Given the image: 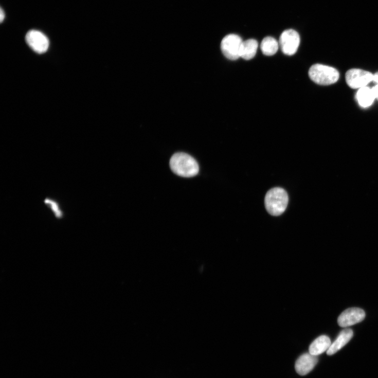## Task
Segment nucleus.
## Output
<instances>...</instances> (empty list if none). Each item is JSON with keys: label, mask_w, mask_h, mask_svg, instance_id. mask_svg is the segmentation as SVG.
<instances>
[{"label": "nucleus", "mask_w": 378, "mask_h": 378, "mask_svg": "<svg viewBox=\"0 0 378 378\" xmlns=\"http://www.w3.org/2000/svg\"><path fill=\"white\" fill-rule=\"evenodd\" d=\"M170 167L175 174L185 178L193 177L197 174L199 171L196 161L184 153L174 154L170 159Z\"/></svg>", "instance_id": "nucleus-1"}, {"label": "nucleus", "mask_w": 378, "mask_h": 378, "mask_svg": "<svg viewBox=\"0 0 378 378\" xmlns=\"http://www.w3.org/2000/svg\"><path fill=\"white\" fill-rule=\"evenodd\" d=\"M289 203V196L285 190L274 188L269 190L265 198L267 212L272 215L279 216L286 210Z\"/></svg>", "instance_id": "nucleus-2"}, {"label": "nucleus", "mask_w": 378, "mask_h": 378, "mask_svg": "<svg viewBox=\"0 0 378 378\" xmlns=\"http://www.w3.org/2000/svg\"><path fill=\"white\" fill-rule=\"evenodd\" d=\"M309 75L311 80L320 85L333 84L339 79V73L336 69L319 64L313 65Z\"/></svg>", "instance_id": "nucleus-3"}, {"label": "nucleus", "mask_w": 378, "mask_h": 378, "mask_svg": "<svg viewBox=\"0 0 378 378\" xmlns=\"http://www.w3.org/2000/svg\"><path fill=\"white\" fill-rule=\"evenodd\" d=\"M243 42L241 38L238 35L231 34L226 35L221 43L222 53L229 60H238L240 58V50Z\"/></svg>", "instance_id": "nucleus-4"}, {"label": "nucleus", "mask_w": 378, "mask_h": 378, "mask_svg": "<svg viewBox=\"0 0 378 378\" xmlns=\"http://www.w3.org/2000/svg\"><path fill=\"white\" fill-rule=\"evenodd\" d=\"M374 75L371 73L361 69H351L346 74V81L351 88L357 89L366 87L373 81Z\"/></svg>", "instance_id": "nucleus-5"}, {"label": "nucleus", "mask_w": 378, "mask_h": 378, "mask_svg": "<svg viewBox=\"0 0 378 378\" xmlns=\"http://www.w3.org/2000/svg\"><path fill=\"white\" fill-rule=\"evenodd\" d=\"M300 41L299 34L296 31L290 29L282 33L279 44L284 55L293 56L297 51Z\"/></svg>", "instance_id": "nucleus-6"}, {"label": "nucleus", "mask_w": 378, "mask_h": 378, "mask_svg": "<svg viewBox=\"0 0 378 378\" xmlns=\"http://www.w3.org/2000/svg\"><path fill=\"white\" fill-rule=\"evenodd\" d=\"M27 43L37 53H45L49 47V40L43 33L37 30H31L27 34Z\"/></svg>", "instance_id": "nucleus-7"}, {"label": "nucleus", "mask_w": 378, "mask_h": 378, "mask_svg": "<svg viewBox=\"0 0 378 378\" xmlns=\"http://www.w3.org/2000/svg\"><path fill=\"white\" fill-rule=\"evenodd\" d=\"M365 311L359 308H350L344 311L338 318V323L341 327H348L362 322L365 319Z\"/></svg>", "instance_id": "nucleus-8"}, {"label": "nucleus", "mask_w": 378, "mask_h": 378, "mask_svg": "<svg viewBox=\"0 0 378 378\" xmlns=\"http://www.w3.org/2000/svg\"><path fill=\"white\" fill-rule=\"evenodd\" d=\"M318 361V356L307 353L300 356L295 363V369L300 375L309 373L315 367Z\"/></svg>", "instance_id": "nucleus-9"}, {"label": "nucleus", "mask_w": 378, "mask_h": 378, "mask_svg": "<svg viewBox=\"0 0 378 378\" xmlns=\"http://www.w3.org/2000/svg\"><path fill=\"white\" fill-rule=\"evenodd\" d=\"M353 335H354V333L351 329H345L341 331L337 339L332 344L329 350L327 351V354L332 356L336 354L349 343Z\"/></svg>", "instance_id": "nucleus-10"}, {"label": "nucleus", "mask_w": 378, "mask_h": 378, "mask_svg": "<svg viewBox=\"0 0 378 378\" xmlns=\"http://www.w3.org/2000/svg\"><path fill=\"white\" fill-rule=\"evenodd\" d=\"M332 345L330 338L325 335L319 336L310 345L309 352L311 354L318 356L327 351Z\"/></svg>", "instance_id": "nucleus-11"}, {"label": "nucleus", "mask_w": 378, "mask_h": 378, "mask_svg": "<svg viewBox=\"0 0 378 378\" xmlns=\"http://www.w3.org/2000/svg\"><path fill=\"white\" fill-rule=\"evenodd\" d=\"M258 42L255 39L243 41L240 50V58L245 60L253 59L257 52Z\"/></svg>", "instance_id": "nucleus-12"}, {"label": "nucleus", "mask_w": 378, "mask_h": 378, "mask_svg": "<svg viewBox=\"0 0 378 378\" xmlns=\"http://www.w3.org/2000/svg\"><path fill=\"white\" fill-rule=\"evenodd\" d=\"M357 98L360 106L367 108L373 104L375 96L372 88L366 86L359 89L357 94Z\"/></svg>", "instance_id": "nucleus-13"}, {"label": "nucleus", "mask_w": 378, "mask_h": 378, "mask_svg": "<svg viewBox=\"0 0 378 378\" xmlns=\"http://www.w3.org/2000/svg\"><path fill=\"white\" fill-rule=\"evenodd\" d=\"M279 44L277 40L271 37L265 38L261 44L262 52L266 56L275 55L279 49Z\"/></svg>", "instance_id": "nucleus-14"}, {"label": "nucleus", "mask_w": 378, "mask_h": 378, "mask_svg": "<svg viewBox=\"0 0 378 378\" xmlns=\"http://www.w3.org/2000/svg\"><path fill=\"white\" fill-rule=\"evenodd\" d=\"M44 203L52 211L57 219H62L64 218V212L60 207L59 202L55 199L46 197Z\"/></svg>", "instance_id": "nucleus-15"}, {"label": "nucleus", "mask_w": 378, "mask_h": 378, "mask_svg": "<svg viewBox=\"0 0 378 378\" xmlns=\"http://www.w3.org/2000/svg\"><path fill=\"white\" fill-rule=\"evenodd\" d=\"M5 18V12L3 10V8H1V10H0V21H1V23L3 22Z\"/></svg>", "instance_id": "nucleus-16"}, {"label": "nucleus", "mask_w": 378, "mask_h": 378, "mask_svg": "<svg viewBox=\"0 0 378 378\" xmlns=\"http://www.w3.org/2000/svg\"><path fill=\"white\" fill-rule=\"evenodd\" d=\"M372 90L374 93L375 98L378 100V84L373 87Z\"/></svg>", "instance_id": "nucleus-17"}, {"label": "nucleus", "mask_w": 378, "mask_h": 378, "mask_svg": "<svg viewBox=\"0 0 378 378\" xmlns=\"http://www.w3.org/2000/svg\"><path fill=\"white\" fill-rule=\"evenodd\" d=\"M373 81L378 84V72L374 74Z\"/></svg>", "instance_id": "nucleus-18"}]
</instances>
